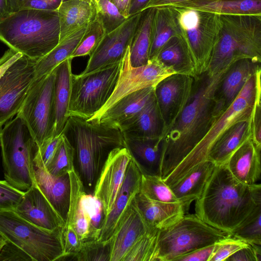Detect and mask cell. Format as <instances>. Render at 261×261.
<instances>
[{"label": "cell", "instance_id": "74e56055", "mask_svg": "<svg viewBox=\"0 0 261 261\" xmlns=\"http://www.w3.org/2000/svg\"><path fill=\"white\" fill-rule=\"evenodd\" d=\"M140 192L154 201L165 203L179 202L170 187L161 177L142 174Z\"/></svg>", "mask_w": 261, "mask_h": 261}, {"label": "cell", "instance_id": "52a82bcc", "mask_svg": "<svg viewBox=\"0 0 261 261\" xmlns=\"http://www.w3.org/2000/svg\"><path fill=\"white\" fill-rule=\"evenodd\" d=\"M0 146L5 180L25 191L36 182L34 158L38 146L19 116L0 128Z\"/></svg>", "mask_w": 261, "mask_h": 261}, {"label": "cell", "instance_id": "ac0fdd59", "mask_svg": "<svg viewBox=\"0 0 261 261\" xmlns=\"http://www.w3.org/2000/svg\"><path fill=\"white\" fill-rule=\"evenodd\" d=\"M260 63L252 59H243L228 67L215 91V118L232 103L248 80L261 69Z\"/></svg>", "mask_w": 261, "mask_h": 261}, {"label": "cell", "instance_id": "277c9868", "mask_svg": "<svg viewBox=\"0 0 261 261\" xmlns=\"http://www.w3.org/2000/svg\"><path fill=\"white\" fill-rule=\"evenodd\" d=\"M74 149L80 170L86 188L93 191L101 168L110 152L125 147L119 128L105 124H95L70 116L62 132Z\"/></svg>", "mask_w": 261, "mask_h": 261}, {"label": "cell", "instance_id": "484cf974", "mask_svg": "<svg viewBox=\"0 0 261 261\" xmlns=\"http://www.w3.org/2000/svg\"><path fill=\"white\" fill-rule=\"evenodd\" d=\"M137 207L149 229L160 230L175 223L186 211L180 203L151 200L139 192L134 198Z\"/></svg>", "mask_w": 261, "mask_h": 261}, {"label": "cell", "instance_id": "7a4b0ae2", "mask_svg": "<svg viewBox=\"0 0 261 261\" xmlns=\"http://www.w3.org/2000/svg\"><path fill=\"white\" fill-rule=\"evenodd\" d=\"M261 206V185L237 180L226 164L216 165L200 197L195 214L210 225L231 234Z\"/></svg>", "mask_w": 261, "mask_h": 261}, {"label": "cell", "instance_id": "680465c9", "mask_svg": "<svg viewBox=\"0 0 261 261\" xmlns=\"http://www.w3.org/2000/svg\"><path fill=\"white\" fill-rule=\"evenodd\" d=\"M12 12L10 0H0V20L6 17Z\"/></svg>", "mask_w": 261, "mask_h": 261}, {"label": "cell", "instance_id": "7c38bea8", "mask_svg": "<svg viewBox=\"0 0 261 261\" xmlns=\"http://www.w3.org/2000/svg\"><path fill=\"white\" fill-rule=\"evenodd\" d=\"M121 61L92 73L72 74L68 115L88 120L98 112L114 90Z\"/></svg>", "mask_w": 261, "mask_h": 261}, {"label": "cell", "instance_id": "94428289", "mask_svg": "<svg viewBox=\"0 0 261 261\" xmlns=\"http://www.w3.org/2000/svg\"><path fill=\"white\" fill-rule=\"evenodd\" d=\"M6 242V240L0 234V251Z\"/></svg>", "mask_w": 261, "mask_h": 261}, {"label": "cell", "instance_id": "836d02e7", "mask_svg": "<svg viewBox=\"0 0 261 261\" xmlns=\"http://www.w3.org/2000/svg\"><path fill=\"white\" fill-rule=\"evenodd\" d=\"M87 27V25L82 27L60 41L49 53L36 62L34 80L49 74L61 63L70 57Z\"/></svg>", "mask_w": 261, "mask_h": 261}, {"label": "cell", "instance_id": "ffe728a7", "mask_svg": "<svg viewBox=\"0 0 261 261\" xmlns=\"http://www.w3.org/2000/svg\"><path fill=\"white\" fill-rule=\"evenodd\" d=\"M149 229L134 198L118 220L109 239L110 261H123L132 246Z\"/></svg>", "mask_w": 261, "mask_h": 261}, {"label": "cell", "instance_id": "7dc6e473", "mask_svg": "<svg viewBox=\"0 0 261 261\" xmlns=\"http://www.w3.org/2000/svg\"><path fill=\"white\" fill-rule=\"evenodd\" d=\"M24 193V191L14 188L5 179L0 180V211L14 210Z\"/></svg>", "mask_w": 261, "mask_h": 261}, {"label": "cell", "instance_id": "bcb514c9", "mask_svg": "<svg viewBox=\"0 0 261 261\" xmlns=\"http://www.w3.org/2000/svg\"><path fill=\"white\" fill-rule=\"evenodd\" d=\"M62 239L64 249V256L60 260H66L68 257L74 256L80 250L83 242L74 227L65 224L62 229Z\"/></svg>", "mask_w": 261, "mask_h": 261}, {"label": "cell", "instance_id": "603a6c76", "mask_svg": "<svg viewBox=\"0 0 261 261\" xmlns=\"http://www.w3.org/2000/svg\"><path fill=\"white\" fill-rule=\"evenodd\" d=\"M154 88L149 87L127 95L101 115L87 121L120 128L137 115L152 98Z\"/></svg>", "mask_w": 261, "mask_h": 261}, {"label": "cell", "instance_id": "be15d7a7", "mask_svg": "<svg viewBox=\"0 0 261 261\" xmlns=\"http://www.w3.org/2000/svg\"><path fill=\"white\" fill-rule=\"evenodd\" d=\"M67 1V0H62V1ZM88 1H92V0H88Z\"/></svg>", "mask_w": 261, "mask_h": 261}, {"label": "cell", "instance_id": "4fadbf2b", "mask_svg": "<svg viewBox=\"0 0 261 261\" xmlns=\"http://www.w3.org/2000/svg\"><path fill=\"white\" fill-rule=\"evenodd\" d=\"M55 69L34 80L18 112L25 122L38 148L53 136L55 123Z\"/></svg>", "mask_w": 261, "mask_h": 261}, {"label": "cell", "instance_id": "8fae6325", "mask_svg": "<svg viewBox=\"0 0 261 261\" xmlns=\"http://www.w3.org/2000/svg\"><path fill=\"white\" fill-rule=\"evenodd\" d=\"M35 64L11 48L0 58V128L19 111L35 79Z\"/></svg>", "mask_w": 261, "mask_h": 261}, {"label": "cell", "instance_id": "ee69618b", "mask_svg": "<svg viewBox=\"0 0 261 261\" xmlns=\"http://www.w3.org/2000/svg\"><path fill=\"white\" fill-rule=\"evenodd\" d=\"M83 198L90 219L91 240H98L105 217L102 205L93 195L86 192L83 194Z\"/></svg>", "mask_w": 261, "mask_h": 261}, {"label": "cell", "instance_id": "c3c4849f", "mask_svg": "<svg viewBox=\"0 0 261 261\" xmlns=\"http://www.w3.org/2000/svg\"><path fill=\"white\" fill-rule=\"evenodd\" d=\"M62 133L56 136H52L38 148L34 159L39 161L46 167L53 159L61 140Z\"/></svg>", "mask_w": 261, "mask_h": 261}, {"label": "cell", "instance_id": "8d00e7d4", "mask_svg": "<svg viewBox=\"0 0 261 261\" xmlns=\"http://www.w3.org/2000/svg\"><path fill=\"white\" fill-rule=\"evenodd\" d=\"M74 159V149L62 133V139L58 148L46 169L50 174L55 176L67 174L75 169Z\"/></svg>", "mask_w": 261, "mask_h": 261}, {"label": "cell", "instance_id": "7402d4cb", "mask_svg": "<svg viewBox=\"0 0 261 261\" xmlns=\"http://www.w3.org/2000/svg\"><path fill=\"white\" fill-rule=\"evenodd\" d=\"M123 136L125 147L141 173L161 177L164 152L163 137L144 138Z\"/></svg>", "mask_w": 261, "mask_h": 261}, {"label": "cell", "instance_id": "6125c7cd", "mask_svg": "<svg viewBox=\"0 0 261 261\" xmlns=\"http://www.w3.org/2000/svg\"><path fill=\"white\" fill-rule=\"evenodd\" d=\"M20 1V0H10L11 1V6H12V11H13V5L16 3L17 2V1Z\"/></svg>", "mask_w": 261, "mask_h": 261}, {"label": "cell", "instance_id": "f5cc1de1", "mask_svg": "<svg viewBox=\"0 0 261 261\" xmlns=\"http://www.w3.org/2000/svg\"><path fill=\"white\" fill-rule=\"evenodd\" d=\"M215 247L216 243L181 255L173 261H209Z\"/></svg>", "mask_w": 261, "mask_h": 261}, {"label": "cell", "instance_id": "cb8c5ba5", "mask_svg": "<svg viewBox=\"0 0 261 261\" xmlns=\"http://www.w3.org/2000/svg\"><path fill=\"white\" fill-rule=\"evenodd\" d=\"M37 184L51 204L66 221L68 210L70 182L69 174L55 176L50 174L39 161L34 159Z\"/></svg>", "mask_w": 261, "mask_h": 261}, {"label": "cell", "instance_id": "db71d44e", "mask_svg": "<svg viewBox=\"0 0 261 261\" xmlns=\"http://www.w3.org/2000/svg\"><path fill=\"white\" fill-rule=\"evenodd\" d=\"M225 261H257L252 246L242 248L226 259Z\"/></svg>", "mask_w": 261, "mask_h": 261}, {"label": "cell", "instance_id": "ab89813d", "mask_svg": "<svg viewBox=\"0 0 261 261\" xmlns=\"http://www.w3.org/2000/svg\"><path fill=\"white\" fill-rule=\"evenodd\" d=\"M158 230L149 229L132 246L123 261H151Z\"/></svg>", "mask_w": 261, "mask_h": 261}, {"label": "cell", "instance_id": "f1b7e54d", "mask_svg": "<svg viewBox=\"0 0 261 261\" xmlns=\"http://www.w3.org/2000/svg\"><path fill=\"white\" fill-rule=\"evenodd\" d=\"M57 10L60 25V41L88 25L96 17V10L93 0L62 1Z\"/></svg>", "mask_w": 261, "mask_h": 261}, {"label": "cell", "instance_id": "8992f818", "mask_svg": "<svg viewBox=\"0 0 261 261\" xmlns=\"http://www.w3.org/2000/svg\"><path fill=\"white\" fill-rule=\"evenodd\" d=\"M260 74L261 69L251 76L232 103L214 119L202 140L163 180L168 186L174 184L197 165L207 160L214 144L231 125L252 118L257 96L261 92Z\"/></svg>", "mask_w": 261, "mask_h": 261}, {"label": "cell", "instance_id": "5bb4252c", "mask_svg": "<svg viewBox=\"0 0 261 261\" xmlns=\"http://www.w3.org/2000/svg\"><path fill=\"white\" fill-rule=\"evenodd\" d=\"M175 73L156 59L137 67L130 63L129 46L121 60L119 76L111 96L102 108L93 117L101 115L120 99L132 93L149 87H154L166 77Z\"/></svg>", "mask_w": 261, "mask_h": 261}, {"label": "cell", "instance_id": "f6af8a7d", "mask_svg": "<svg viewBox=\"0 0 261 261\" xmlns=\"http://www.w3.org/2000/svg\"><path fill=\"white\" fill-rule=\"evenodd\" d=\"M249 244L237 238L230 236L216 243L215 250L209 261L225 260L240 249Z\"/></svg>", "mask_w": 261, "mask_h": 261}, {"label": "cell", "instance_id": "816d5d0a", "mask_svg": "<svg viewBox=\"0 0 261 261\" xmlns=\"http://www.w3.org/2000/svg\"><path fill=\"white\" fill-rule=\"evenodd\" d=\"M261 92L256 98L252 116L251 138L257 148L261 149Z\"/></svg>", "mask_w": 261, "mask_h": 261}, {"label": "cell", "instance_id": "1f68e13d", "mask_svg": "<svg viewBox=\"0 0 261 261\" xmlns=\"http://www.w3.org/2000/svg\"><path fill=\"white\" fill-rule=\"evenodd\" d=\"M171 6L193 8L221 15L261 16V0H194Z\"/></svg>", "mask_w": 261, "mask_h": 261}, {"label": "cell", "instance_id": "b9f144b4", "mask_svg": "<svg viewBox=\"0 0 261 261\" xmlns=\"http://www.w3.org/2000/svg\"><path fill=\"white\" fill-rule=\"evenodd\" d=\"M231 235L248 244L261 245V206L242 225L232 231Z\"/></svg>", "mask_w": 261, "mask_h": 261}, {"label": "cell", "instance_id": "91938a15", "mask_svg": "<svg viewBox=\"0 0 261 261\" xmlns=\"http://www.w3.org/2000/svg\"><path fill=\"white\" fill-rule=\"evenodd\" d=\"M251 245L252 246L254 249L257 261H261L260 245H257L255 244H251Z\"/></svg>", "mask_w": 261, "mask_h": 261}, {"label": "cell", "instance_id": "681fc988", "mask_svg": "<svg viewBox=\"0 0 261 261\" xmlns=\"http://www.w3.org/2000/svg\"><path fill=\"white\" fill-rule=\"evenodd\" d=\"M62 0H20L13 6V12L21 9L57 10Z\"/></svg>", "mask_w": 261, "mask_h": 261}, {"label": "cell", "instance_id": "6f0895ef", "mask_svg": "<svg viewBox=\"0 0 261 261\" xmlns=\"http://www.w3.org/2000/svg\"><path fill=\"white\" fill-rule=\"evenodd\" d=\"M149 0H131L129 16L141 12Z\"/></svg>", "mask_w": 261, "mask_h": 261}, {"label": "cell", "instance_id": "60d3db41", "mask_svg": "<svg viewBox=\"0 0 261 261\" xmlns=\"http://www.w3.org/2000/svg\"><path fill=\"white\" fill-rule=\"evenodd\" d=\"M96 10V15L109 33L120 26L127 18L119 11L111 0H93Z\"/></svg>", "mask_w": 261, "mask_h": 261}, {"label": "cell", "instance_id": "4dcf8cb0", "mask_svg": "<svg viewBox=\"0 0 261 261\" xmlns=\"http://www.w3.org/2000/svg\"><path fill=\"white\" fill-rule=\"evenodd\" d=\"M72 59L68 58L55 68L54 101L55 109V123L53 136L62 133L69 118V107L72 76Z\"/></svg>", "mask_w": 261, "mask_h": 261}, {"label": "cell", "instance_id": "f546056e", "mask_svg": "<svg viewBox=\"0 0 261 261\" xmlns=\"http://www.w3.org/2000/svg\"><path fill=\"white\" fill-rule=\"evenodd\" d=\"M252 118L236 122L227 129L211 148L207 160L216 165L227 163L231 155L252 137Z\"/></svg>", "mask_w": 261, "mask_h": 261}, {"label": "cell", "instance_id": "ba28073f", "mask_svg": "<svg viewBox=\"0 0 261 261\" xmlns=\"http://www.w3.org/2000/svg\"><path fill=\"white\" fill-rule=\"evenodd\" d=\"M230 236V233L210 225L195 214H185L175 223L158 230L151 261H173Z\"/></svg>", "mask_w": 261, "mask_h": 261}, {"label": "cell", "instance_id": "9c48e42d", "mask_svg": "<svg viewBox=\"0 0 261 261\" xmlns=\"http://www.w3.org/2000/svg\"><path fill=\"white\" fill-rule=\"evenodd\" d=\"M62 228L49 230L29 222L14 210L0 211V234L33 261L60 260L64 256Z\"/></svg>", "mask_w": 261, "mask_h": 261}, {"label": "cell", "instance_id": "44dd1931", "mask_svg": "<svg viewBox=\"0 0 261 261\" xmlns=\"http://www.w3.org/2000/svg\"><path fill=\"white\" fill-rule=\"evenodd\" d=\"M141 175L140 170L132 159L111 210L105 217L98 240L106 242L111 237L121 216L140 192Z\"/></svg>", "mask_w": 261, "mask_h": 261}, {"label": "cell", "instance_id": "d6a6232c", "mask_svg": "<svg viewBox=\"0 0 261 261\" xmlns=\"http://www.w3.org/2000/svg\"><path fill=\"white\" fill-rule=\"evenodd\" d=\"M177 34L173 9L169 6L155 9L151 24L149 60L155 58L170 39L177 37Z\"/></svg>", "mask_w": 261, "mask_h": 261}, {"label": "cell", "instance_id": "e0dca14e", "mask_svg": "<svg viewBox=\"0 0 261 261\" xmlns=\"http://www.w3.org/2000/svg\"><path fill=\"white\" fill-rule=\"evenodd\" d=\"M193 83V76L173 73L154 86V94L165 130L186 106L190 96Z\"/></svg>", "mask_w": 261, "mask_h": 261}, {"label": "cell", "instance_id": "30bf717a", "mask_svg": "<svg viewBox=\"0 0 261 261\" xmlns=\"http://www.w3.org/2000/svg\"><path fill=\"white\" fill-rule=\"evenodd\" d=\"M171 7L177 27V38L194 60L197 75L206 70L221 27V15L193 8Z\"/></svg>", "mask_w": 261, "mask_h": 261}, {"label": "cell", "instance_id": "11a10c76", "mask_svg": "<svg viewBox=\"0 0 261 261\" xmlns=\"http://www.w3.org/2000/svg\"><path fill=\"white\" fill-rule=\"evenodd\" d=\"M190 1L194 0H149L142 12L149 8L156 9L166 6H171L182 2Z\"/></svg>", "mask_w": 261, "mask_h": 261}, {"label": "cell", "instance_id": "5b68a950", "mask_svg": "<svg viewBox=\"0 0 261 261\" xmlns=\"http://www.w3.org/2000/svg\"><path fill=\"white\" fill-rule=\"evenodd\" d=\"M221 18L208 72L217 74L243 59L261 62V16L223 15Z\"/></svg>", "mask_w": 261, "mask_h": 261}, {"label": "cell", "instance_id": "9a60e30c", "mask_svg": "<svg viewBox=\"0 0 261 261\" xmlns=\"http://www.w3.org/2000/svg\"><path fill=\"white\" fill-rule=\"evenodd\" d=\"M141 12L130 16L118 28L106 34L79 75H86L120 62L130 46Z\"/></svg>", "mask_w": 261, "mask_h": 261}, {"label": "cell", "instance_id": "7bdbcfd3", "mask_svg": "<svg viewBox=\"0 0 261 261\" xmlns=\"http://www.w3.org/2000/svg\"><path fill=\"white\" fill-rule=\"evenodd\" d=\"M110 240L103 242L98 240L83 242L80 250L73 257L79 261H110Z\"/></svg>", "mask_w": 261, "mask_h": 261}, {"label": "cell", "instance_id": "d590c367", "mask_svg": "<svg viewBox=\"0 0 261 261\" xmlns=\"http://www.w3.org/2000/svg\"><path fill=\"white\" fill-rule=\"evenodd\" d=\"M155 9L141 12V16L129 46L130 63L134 67L144 65L149 61L151 30Z\"/></svg>", "mask_w": 261, "mask_h": 261}, {"label": "cell", "instance_id": "d6986e66", "mask_svg": "<svg viewBox=\"0 0 261 261\" xmlns=\"http://www.w3.org/2000/svg\"><path fill=\"white\" fill-rule=\"evenodd\" d=\"M14 211L29 222L49 230L62 228L65 223L36 181L24 191L20 201Z\"/></svg>", "mask_w": 261, "mask_h": 261}, {"label": "cell", "instance_id": "e575fe53", "mask_svg": "<svg viewBox=\"0 0 261 261\" xmlns=\"http://www.w3.org/2000/svg\"><path fill=\"white\" fill-rule=\"evenodd\" d=\"M156 59L175 73L197 75L192 56L177 37L170 39L161 49Z\"/></svg>", "mask_w": 261, "mask_h": 261}, {"label": "cell", "instance_id": "f35d334b", "mask_svg": "<svg viewBox=\"0 0 261 261\" xmlns=\"http://www.w3.org/2000/svg\"><path fill=\"white\" fill-rule=\"evenodd\" d=\"M105 29L97 16L88 25L77 46L70 56L75 57L90 56L95 50L106 35Z\"/></svg>", "mask_w": 261, "mask_h": 261}, {"label": "cell", "instance_id": "6da1fadb", "mask_svg": "<svg viewBox=\"0 0 261 261\" xmlns=\"http://www.w3.org/2000/svg\"><path fill=\"white\" fill-rule=\"evenodd\" d=\"M226 70L214 75L206 70L193 77L188 101L163 136V180L199 143L215 119L214 93Z\"/></svg>", "mask_w": 261, "mask_h": 261}, {"label": "cell", "instance_id": "f907efd6", "mask_svg": "<svg viewBox=\"0 0 261 261\" xmlns=\"http://www.w3.org/2000/svg\"><path fill=\"white\" fill-rule=\"evenodd\" d=\"M0 261H33L25 252L7 241L0 251Z\"/></svg>", "mask_w": 261, "mask_h": 261}, {"label": "cell", "instance_id": "83f0119b", "mask_svg": "<svg viewBox=\"0 0 261 261\" xmlns=\"http://www.w3.org/2000/svg\"><path fill=\"white\" fill-rule=\"evenodd\" d=\"M119 129L123 135L135 137H163L165 126L154 94L145 107Z\"/></svg>", "mask_w": 261, "mask_h": 261}, {"label": "cell", "instance_id": "9f6ffc18", "mask_svg": "<svg viewBox=\"0 0 261 261\" xmlns=\"http://www.w3.org/2000/svg\"><path fill=\"white\" fill-rule=\"evenodd\" d=\"M120 13L126 18H128L131 0H111Z\"/></svg>", "mask_w": 261, "mask_h": 261}, {"label": "cell", "instance_id": "2e32d148", "mask_svg": "<svg viewBox=\"0 0 261 261\" xmlns=\"http://www.w3.org/2000/svg\"><path fill=\"white\" fill-rule=\"evenodd\" d=\"M132 159L126 147L116 148L110 152L101 168L92 195L100 201L105 217L111 210Z\"/></svg>", "mask_w": 261, "mask_h": 261}, {"label": "cell", "instance_id": "4316f807", "mask_svg": "<svg viewBox=\"0 0 261 261\" xmlns=\"http://www.w3.org/2000/svg\"><path fill=\"white\" fill-rule=\"evenodd\" d=\"M216 165L209 160L197 165L174 184L170 186L186 212L190 204L201 195Z\"/></svg>", "mask_w": 261, "mask_h": 261}, {"label": "cell", "instance_id": "3957f363", "mask_svg": "<svg viewBox=\"0 0 261 261\" xmlns=\"http://www.w3.org/2000/svg\"><path fill=\"white\" fill-rule=\"evenodd\" d=\"M57 10L21 9L0 20V40L37 62L59 43Z\"/></svg>", "mask_w": 261, "mask_h": 261}, {"label": "cell", "instance_id": "d4e9b609", "mask_svg": "<svg viewBox=\"0 0 261 261\" xmlns=\"http://www.w3.org/2000/svg\"><path fill=\"white\" fill-rule=\"evenodd\" d=\"M260 151L251 138L231 155L225 164L237 180L251 185L260 179Z\"/></svg>", "mask_w": 261, "mask_h": 261}]
</instances>
